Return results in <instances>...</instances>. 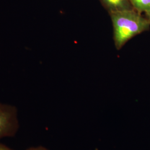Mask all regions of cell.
Listing matches in <instances>:
<instances>
[{"label": "cell", "mask_w": 150, "mask_h": 150, "mask_svg": "<svg viewBox=\"0 0 150 150\" xmlns=\"http://www.w3.org/2000/svg\"><path fill=\"white\" fill-rule=\"evenodd\" d=\"M114 45L120 50L136 36L150 29V21L134 9L109 13Z\"/></svg>", "instance_id": "6da1fadb"}, {"label": "cell", "mask_w": 150, "mask_h": 150, "mask_svg": "<svg viewBox=\"0 0 150 150\" xmlns=\"http://www.w3.org/2000/svg\"><path fill=\"white\" fill-rule=\"evenodd\" d=\"M18 127L17 108L0 102V139L15 136Z\"/></svg>", "instance_id": "7a4b0ae2"}, {"label": "cell", "mask_w": 150, "mask_h": 150, "mask_svg": "<svg viewBox=\"0 0 150 150\" xmlns=\"http://www.w3.org/2000/svg\"><path fill=\"white\" fill-rule=\"evenodd\" d=\"M109 13L134 9L129 0H99Z\"/></svg>", "instance_id": "3957f363"}, {"label": "cell", "mask_w": 150, "mask_h": 150, "mask_svg": "<svg viewBox=\"0 0 150 150\" xmlns=\"http://www.w3.org/2000/svg\"><path fill=\"white\" fill-rule=\"evenodd\" d=\"M133 8L140 13L148 16L150 13V0H129Z\"/></svg>", "instance_id": "277c9868"}, {"label": "cell", "mask_w": 150, "mask_h": 150, "mask_svg": "<svg viewBox=\"0 0 150 150\" xmlns=\"http://www.w3.org/2000/svg\"><path fill=\"white\" fill-rule=\"evenodd\" d=\"M26 150H48L43 147L42 146H38V147H31V148H30L28 149H27Z\"/></svg>", "instance_id": "5b68a950"}, {"label": "cell", "mask_w": 150, "mask_h": 150, "mask_svg": "<svg viewBox=\"0 0 150 150\" xmlns=\"http://www.w3.org/2000/svg\"><path fill=\"white\" fill-rule=\"evenodd\" d=\"M0 150H13L7 147L6 145L0 144Z\"/></svg>", "instance_id": "8992f818"}, {"label": "cell", "mask_w": 150, "mask_h": 150, "mask_svg": "<svg viewBox=\"0 0 150 150\" xmlns=\"http://www.w3.org/2000/svg\"><path fill=\"white\" fill-rule=\"evenodd\" d=\"M146 17H147V18H148V19H149V20L150 21V13L149 15H148V16H146Z\"/></svg>", "instance_id": "52a82bcc"}]
</instances>
